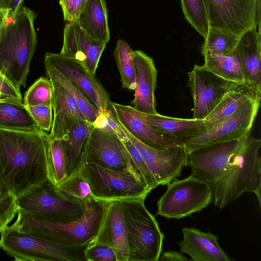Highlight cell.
<instances>
[{"mask_svg":"<svg viewBox=\"0 0 261 261\" xmlns=\"http://www.w3.org/2000/svg\"><path fill=\"white\" fill-rule=\"evenodd\" d=\"M49 134L0 129V181L16 198L47 179Z\"/></svg>","mask_w":261,"mask_h":261,"instance_id":"1","label":"cell"},{"mask_svg":"<svg viewBox=\"0 0 261 261\" xmlns=\"http://www.w3.org/2000/svg\"><path fill=\"white\" fill-rule=\"evenodd\" d=\"M0 129L34 132L41 129L22 101L0 98Z\"/></svg>","mask_w":261,"mask_h":261,"instance_id":"26","label":"cell"},{"mask_svg":"<svg viewBox=\"0 0 261 261\" xmlns=\"http://www.w3.org/2000/svg\"><path fill=\"white\" fill-rule=\"evenodd\" d=\"M23 0H0V9L7 13L8 20L12 21L23 7Z\"/></svg>","mask_w":261,"mask_h":261,"instance_id":"44","label":"cell"},{"mask_svg":"<svg viewBox=\"0 0 261 261\" xmlns=\"http://www.w3.org/2000/svg\"><path fill=\"white\" fill-rule=\"evenodd\" d=\"M38 127L45 132H49L53 123L51 106H25Z\"/></svg>","mask_w":261,"mask_h":261,"instance_id":"40","label":"cell"},{"mask_svg":"<svg viewBox=\"0 0 261 261\" xmlns=\"http://www.w3.org/2000/svg\"><path fill=\"white\" fill-rule=\"evenodd\" d=\"M240 36L225 31L210 28L201 47L205 55L231 56L236 50Z\"/></svg>","mask_w":261,"mask_h":261,"instance_id":"30","label":"cell"},{"mask_svg":"<svg viewBox=\"0 0 261 261\" xmlns=\"http://www.w3.org/2000/svg\"><path fill=\"white\" fill-rule=\"evenodd\" d=\"M260 139L250 133L240 141L219 179L212 187L215 206L222 208L247 192L255 194L260 207Z\"/></svg>","mask_w":261,"mask_h":261,"instance_id":"3","label":"cell"},{"mask_svg":"<svg viewBox=\"0 0 261 261\" xmlns=\"http://www.w3.org/2000/svg\"><path fill=\"white\" fill-rule=\"evenodd\" d=\"M17 203L23 211L61 222L77 220L85 211L84 202L66 197L48 179L25 192Z\"/></svg>","mask_w":261,"mask_h":261,"instance_id":"8","label":"cell"},{"mask_svg":"<svg viewBox=\"0 0 261 261\" xmlns=\"http://www.w3.org/2000/svg\"><path fill=\"white\" fill-rule=\"evenodd\" d=\"M87 0H59L64 20L66 22L77 21Z\"/></svg>","mask_w":261,"mask_h":261,"instance_id":"42","label":"cell"},{"mask_svg":"<svg viewBox=\"0 0 261 261\" xmlns=\"http://www.w3.org/2000/svg\"><path fill=\"white\" fill-rule=\"evenodd\" d=\"M49 68L60 83L71 94L82 114L88 121L93 123L96 118L98 110L89 99L71 81L55 68L44 65Z\"/></svg>","mask_w":261,"mask_h":261,"instance_id":"34","label":"cell"},{"mask_svg":"<svg viewBox=\"0 0 261 261\" xmlns=\"http://www.w3.org/2000/svg\"><path fill=\"white\" fill-rule=\"evenodd\" d=\"M203 66L217 75L237 84H245L243 70L236 53L231 56L205 55Z\"/></svg>","mask_w":261,"mask_h":261,"instance_id":"29","label":"cell"},{"mask_svg":"<svg viewBox=\"0 0 261 261\" xmlns=\"http://www.w3.org/2000/svg\"><path fill=\"white\" fill-rule=\"evenodd\" d=\"M123 143L136 165L143 182L151 190L156 188L159 185L138 149L128 138Z\"/></svg>","mask_w":261,"mask_h":261,"instance_id":"37","label":"cell"},{"mask_svg":"<svg viewBox=\"0 0 261 261\" xmlns=\"http://www.w3.org/2000/svg\"><path fill=\"white\" fill-rule=\"evenodd\" d=\"M213 201L211 186L191 174L167 185L157 202V215L168 219H179L202 211Z\"/></svg>","mask_w":261,"mask_h":261,"instance_id":"9","label":"cell"},{"mask_svg":"<svg viewBox=\"0 0 261 261\" xmlns=\"http://www.w3.org/2000/svg\"><path fill=\"white\" fill-rule=\"evenodd\" d=\"M92 124L95 127L117 136L122 142L128 139L126 133L109 108L105 112H98L96 118Z\"/></svg>","mask_w":261,"mask_h":261,"instance_id":"38","label":"cell"},{"mask_svg":"<svg viewBox=\"0 0 261 261\" xmlns=\"http://www.w3.org/2000/svg\"><path fill=\"white\" fill-rule=\"evenodd\" d=\"M77 21L94 40L106 44L109 42L110 33L105 0H87Z\"/></svg>","mask_w":261,"mask_h":261,"instance_id":"25","label":"cell"},{"mask_svg":"<svg viewBox=\"0 0 261 261\" xmlns=\"http://www.w3.org/2000/svg\"><path fill=\"white\" fill-rule=\"evenodd\" d=\"M82 173L95 198L109 202L143 198L152 191L132 174L115 171L94 164H85Z\"/></svg>","mask_w":261,"mask_h":261,"instance_id":"10","label":"cell"},{"mask_svg":"<svg viewBox=\"0 0 261 261\" xmlns=\"http://www.w3.org/2000/svg\"><path fill=\"white\" fill-rule=\"evenodd\" d=\"M48 179L58 186L66 178V161L61 139H50L46 148Z\"/></svg>","mask_w":261,"mask_h":261,"instance_id":"32","label":"cell"},{"mask_svg":"<svg viewBox=\"0 0 261 261\" xmlns=\"http://www.w3.org/2000/svg\"><path fill=\"white\" fill-rule=\"evenodd\" d=\"M53 86L47 77H40L28 89L24 97L25 106H51Z\"/></svg>","mask_w":261,"mask_h":261,"instance_id":"36","label":"cell"},{"mask_svg":"<svg viewBox=\"0 0 261 261\" xmlns=\"http://www.w3.org/2000/svg\"><path fill=\"white\" fill-rule=\"evenodd\" d=\"M18 209L17 198L9 192L0 191V231L12 221Z\"/></svg>","mask_w":261,"mask_h":261,"instance_id":"39","label":"cell"},{"mask_svg":"<svg viewBox=\"0 0 261 261\" xmlns=\"http://www.w3.org/2000/svg\"><path fill=\"white\" fill-rule=\"evenodd\" d=\"M146 121L159 132L171 137L182 146L184 139L201 128L203 121L173 118L156 114L140 112Z\"/></svg>","mask_w":261,"mask_h":261,"instance_id":"27","label":"cell"},{"mask_svg":"<svg viewBox=\"0 0 261 261\" xmlns=\"http://www.w3.org/2000/svg\"><path fill=\"white\" fill-rule=\"evenodd\" d=\"M189 260L182 253L171 250L164 252L162 255L161 254L158 260L185 261Z\"/></svg>","mask_w":261,"mask_h":261,"instance_id":"45","label":"cell"},{"mask_svg":"<svg viewBox=\"0 0 261 261\" xmlns=\"http://www.w3.org/2000/svg\"><path fill=\"white\" fill-rule=\"evenodd\" d=\"M84 162L85 164H94L111 170L129 173L143 182L123 142L117 136L94 126Z\"/></svg>","mask_w":261,"mask_h":261,"instance_id":"12","label":"cell"},{"mask_svg":"<svg viewBox=\"0 0 261 261\" xmlns=\"http://www.w3.org/2000/svg\"><path fill=\"white\" fill-rule=\"evenodd\" d=\"M187 85L194 103L193 119L203 120L237 83L214 74L203 65H195L188 73Z\"/></svg>","mask_w":261,"mask_h":261,"instance_id":"13","label":"cell"},{"mask_svg":"<svg viewBox=\"0 0 261 261\" xmlns=\"http://www.w3.org/2000/svg\"><path fill=\"white\" fill-rule=\"evenodd\" d=\"M210 28L240 36L260 26V0H204Z\"/></svg>","mask_w":261,"mask_h":261,"instance_id":"11","label":"cell"},{"mask_svg":"<svg viewBox=\"0 0 261 261\" xmlns=\"http://www.w3.org/2000/svg\"><path fill=\"white\" fill-rule=\"evenodd\" d=\"M8 17L7 13L0 9V31L7 24Z\"/></svg>","mask_w":261,"mask_h":261,"instance_id":"46","label":"cell"},{"mask_svg":"<svg viewBox=\"0 0 261 261\" xmlns=\"http://www.w3.org/2000/svg\"><path fill=\"white\" fill-rule=\"evenodd\" d=\"M93 242L112 248L117 261H127L128 247L125 224L121 200L109 201Z\"/></svg>","mask_w":261,"mask_h":261,"instance_id":"21","label":"cell"},{"mask_svg":"<svg viewBox=\"0 0 261 261\" xmlns=\"http://www.w3.org/2000/svg\"><path fill=\"white\" fill-rule=\"evenodd\" d=\"M185 19L204 38L210 26L204 0H180Z\"/></svg>","mask_w":261,"mask_h":261,"instance_id":"33","label":"cell"},{"mask_svg":"<svg viewBox=\"0 0 261 261\" xmlns=\"http://www.w3.org/2000/svg\"><path fill=\"white\" fill-rule=\"evenodd\" d=\"M235 51L245 83L261 93L260 26L255 25L242 34Z\"/></svg>","mask_w":261,"mask_h":261,"instance_id":"22","label":"cell"},{"mask_svg":"<svg viewBox=\"0 0 261 261\" xmlns=\"http://www.w3.org/2000/svg\"><path fill=\"white\" fill-rule=\"evenodd\" d=\"M145 199L121 200L125 224L127 261H158L164 238L155 217L146 208Z\"/></svg>","mask_w":261,"mask_h":261,"instance_id":"5","label":"cell"},{"mask_svg":"<svg viewBox=\"0 0 261 261\" xmlns=\"http://www.w3.org/2000/svg\"><path fill=\"white\" fill-rule=\"evenodd\" d=\"M93 124L85 119L75 123L61 140L66 161V177L80 171Z\"/></svg>","mask_w":261,"mask_h":261,"instance_id":"24","label":"cell"},{"mask_svg":"<svg viewBox=\"0 0 261 261\" xmlns=\"http://www.w3.org/2000/svg\"><path fill=\"white\" fill-rule=\"evenodd\" d=\"M85 255L86 261H117L115 251L112 248L95 242L87 247Z\"/></svg>","mask_w":261,"mask_h":261,"instance_id":"41","label":"cell"},{"mask_svg":"<svg viewBox=\"0 0 261 261\" xmlns=\"http://www.w3.org/2000/svg\"><path fill=\"white\" fill-rule=\"evenodd\" d=\"M113 55L120 73L122 88L134 90L135 68L134 51L125 41L119 39Z\"/></svg>","mask_w":261,"mask_h":261,"instance_id":"31","label":"cell"},{"mask_svg":"<svg viewBox=\"0 0 261 261\" xmlns=\"http://www.w3.org/2000/svg\"><path fill=\"white\" fill-rule=\"evenodd\" d=\"M106 44L98 42L86 33L77 21L66 22L60 53L82 62L95 75Z\"/></svg>","mask_w":261,"mask_h":261,"instance_id":"18","label":"cell"},{"mask_svg":"<svg viewBox=\"0 0 261 261\" xmlns=\"http://www.w3.org/2000/svg\"><path fill=\"white\" fill-rule=\"evenodd\" d=\"M36 18L33 10L23 6L0 31V72L19 91L25 86L37 43Z\"/></svg>","mask_w":261,"mask_h":261,"instance_id":"4","label":"cell"},{"mask_svg":"<svg viewBox=\"0 0 261 261\" xmlns=\"http://www.w3.org/2000/svg\"><path fill=\"white\" fill-rule=\"evenodd\" d=\"M45 67L47 77L53 86V123L49 137L50 139H62L75 123L85 118L71 94L50 69Z\"/></svg>","mask_w":261,"mask_h":261,"instance_id":"19","label":"cell"},{"mask_svg":"<svg viewBox=\"0 0 261 261\" xmlns=\"http://www.w3.org/2000/svg\"><path fill=\"white\" fill-rule=\"evenodd\" d=\"M0 93L3 98H10L22 101L20 91L15 88L1 72Z\"/></svg>","mask_w":261,"mask_h":261,"instance_id":"43","label":"cell"},{"mask_svg":"<svg viewBox=\"0 0 261 261\" xmlns=\"http://www.w3.org/2000/svg\"><path fill=\"white\" fill-rule=\"evenodd\" d=\"M183 239L178 243L180 252L188 254L193 261H230L219 245L218 237L191 227L182 228Z\"/></svg>","mask_w":261,"mask_h":261,"instance_id":"23","label":"cell"},{"mask_svg":"<svg viewBox=\"0 0 261 261\" xmlns=\"http://www.w3.org/2000/svg\"><path fill=\"white\" fill-rule=\"evenodd\" d=\"M57 188L66 197L84 202L93 197L89 184L82 171L66 177Z\"/></svg>","mask_w":261,"mask_h":261,"instance_id":"35","label":"cell"},{"mask_svg":"<svg viewBox=\"0 0 261 261\" xmlns=\"http://www.w3.org/2000/svg\"><path fill=\"white\" fill-rule=\"evenodd\" d=\"M109 108L120 124L143 144L160 150L180 145L173 139L152 127L134 107L110 101Z\"/></svg>","mask_w":261,"mask_h":261,"instance_id":"17","label":"cell"},{"mask_svg":"<svg viewBox=\"0 0 261 261\" xmlns=\"http://www.w3.org/2000/svg\"><path fill=\"white\" fill-rule=\"evenodd\" d=\"M3 98V97L2 95V94L0 93V98Z\"/></svg>","mask_w":261,"mask_h":261,"instance_id":"48","label":"cell"},{"mask_svg":"<svg viewBox=\"0 0 261 261\" xmlns=\"http://www.w3.org/2000/svg\"><path fill=\"white\" fill-rule=\"evenodd\" d=\"M121 127L140 152L159 186H167L178 179L188 161V153L182 146L163 150L151 148L139 141Z\"/></svg>","mask_w":261,"mask_h":261,"instance_id":"15","label":"cell"},{"mask_svg":"<svg viewBox=\"0 0 261 261\" xmlns=\"http://www.w3.org/2000/svg\"><path fill=\"white\" fill-rule=\"evenodd\" d=\"M0 191H3V192H9L5 188V187L3 186V185L1 184L0 181Z\"/></svg>","mask_w":261,"mask_h":261,"instance_id":"47","label":"cell"},{"mask_svg":"<svg viewBox=\"0 0 261 261\" xmlns=\"http://www.w3.org/2000/svg\"><path fill=\"white\" fill-rule=\"evenodd\" d=\"M44 63L71 81L97 108L98 112H105L108 110L110 102L109 93L82 62L61 53H47Z\"/></svg>","mask_w":261,"mask_h":261,"instance_id":"14","label":"cell"},{"mask_svg":"<svg viewBox=\"0 0 261 261\" xmlns=\"http://www.w3.org/2000/svg\"><path fill=\"white\" fill-rule=\"evenodd\" d=\"M240 141L214 144L189 152L187 165L191 175L212 187L221 177Z\"/></svg>","mask_w":261,"mask_h":261,"instance_id":"16","label":"cell"},{"mask_svg":"<svg viewBox=\"0 0 261 261\" xmlns=\"http://www.w3.org/2000/svg\"><path fill=\"white\" fill-rule=\"evenodd\" d=\"M135 68L134 98L131 104L138 112L156 114L155 90L158 71L153 59L141 50L134 51Z\"/></svg>","mask_w":261,"mask_h":261,"instance_id":"20","label":"cell"},{"mask_svg":"<svg viewBox=\"0 0 261 261\" xmlns=\"http://www.w3.org/2000/svg\"><path fill=\"white\" fill-rule=\"evenodd\" d=\"M0 248L17 261H86L88 245L67 246L10 229L0 231Z\"/></svg>","mask_w":261,"mask_h":261,"instance_id":"6","label":"cell"},{"mask_svg":"<svg viewBox=\"0 0 261 261\" xmlns=\"http://www.w3.org/2000/svg\"><path fill=\"white\" fill-rule=\"evenodd\" d=\"M259 96H261V93L249 84H237L203 120V124H211L226 118L234 113L248 100Z\"/></svg>","mask_w":261,"mask_h":261,"instance_id":"28","label":"cell"},{"mask_svg":"<svg viewBox=\"0 0 261 261\" xmlns=\"http://www.w3.org/2000/svg\"><path fill=\"white\" fill-rule=\"evenodd\" d=\"M261 96L250 99L230 116L214 123L204 125L182 141L189 153L214 144L240 140L250 134L257 116Z\"/></svg>","mask_w":261,"mask_h":261,"instance_id":"7","label":"cell"},{"mask_svg":"<svg viewBox=\"0 0 261 261\" xmlns=\"http://www.w3.org/2000/svg\"><path fill=\"white\" fill-rule=\"evenodd\" d=\"M108 203L92 197L84 201L83 216L68 222L53 221L18 208L16 220L8 227L64 246L88 245L97 236Z\"/></svg>","mask_w":261,"mask_h":261,"instance_id":"2","label":"cell"}]
</instances>
